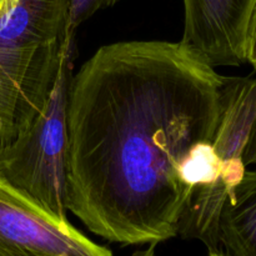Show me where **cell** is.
<instances>
[{
  "label": "cell",
  "instance_id": "6da1fadb",
  "mask_svg": "<svg viewBox=\"0 0 256 256\" xmlns=\"http://www.w3.org/2000/svg\"><path fill=\"white\" fill-rule=\"evenodd\" d=\"M224 79L182 42L100 48L70 84L68 212L110 242L178 236L192 194L219 175Z\"/></svg>",
  "mask_w": 256,
  "mask_h": 256
},
{
  "label": "cell",
  "instance_id": "7a4b0ae2",
  "mask_svg": "<svg viewBox=\"0 0 256 256\" xmlns=\"http://www.w3.org/2000/svg\"><path fill=\"white\" fill-rule=\"evenodd\" d=\"M74 40L70 0H16L0 16V145L42 112Z\"/></svg>",
  "mask_w": 256,
  "mask_h": 256
},
{
  "label": "cell",
  "instance_id": "3957f363",
  "mask_svg": "<svg viewBox=\"0 0 256 256\" xmlns=\"http://www.w3.org/2000/svg\"><path fill=\"white\" fill-rule=\"evenodd\" d=\"M74 46L62 58L44 108L10 142L0 145V176L60 219L68 220L66 108Z\"/></svg>",
  "mask_w": 256,
  "mask_h": 256
},
{
  "label": "cell",
  "instance_id": "277c9868",
  "mask_svg": "<svg viewBox=\"0 0 256 256\" xmlns=\"http://www.w3.org/2000/svg\"><path fill=\"white\" fill-rule=\"evenodd\" d=\"M212 148L219 162L218 179L194 196L202 212L218 215L246 168L256 164V78L225 76Z\"/></svg>",
  "mask_w": 256,
  "mask_h": 256
},
{
  "label": "cell",
  "instance_id": "5b68a950",
  "mask_svg": "<svg viewBox=\"0 0 256 256\" xmlns=\"http://www.w3.org/2000/svg\"><path fill=\"white\" fill-rule=\"evenodd\" d=\"M0 256H114L0 176Z\"/></svg>",
  "mask_w": 256,
  "mask_h": 256
},
{
  "label": "cell",
  "instance_id": "8992f818",
  "mask_svg": "<svg viewBox=\"0 0 256 256\" xmlns=\"http://www.w3.org/2000/svg\"><path fill=\"white\" fill-rule=\"evenodd\" d=\"M182 42L212 66L246 62V42L256 0H182Z\"/></svg>",
  "mask_w": 256,
  "mask_h": 256
},
{
  "label": "cell",
  "instance_id": "52a82bcc",
  "mask_svg": "<svg viewBox=\"0 0 256 256\" xmlns=\"http://www.w3.org/2000/svg\"><path fill=\"white\" fill-rule=\"evenodd\" d=\"M218 239L226 256H256V170H246L225 199Z\"/></svg>",
  "mask_w": 256,
  "mask_h": 256
},
{
  "label": "cell",
  "instance_id": "ba28073f",
  "mask_svg": "<svg viewBox=\"0 0 256 256\" xmlns=\"http://www.w3.org/2000/svg\"><path fill=\"white\" fill-rule=\"evenodd\" d=\"M120 0H70V30L75 35L78 28L99 10L110 8Z\"/></svg>",
  "mask_w": 256,
  "mask_h": 256
},
{
  "label": "cell",
  "instance_id": "9c48e42d",
  "mask_svg": "<svg viewBox=\"0 0 256 256\" xmlns=\"http://www.w3.org/2000/svg\"><path fill=\"white\" fill-rule=\"evenodd\" d=\"M246 62L256 70V4L249 24L246 42Z\"/></svg>",
  "mask_w": 256,
  "mask_h": 256
},
{
  "label": "cell",
  "instance_id": "30bf717a",
  "mask_svg": "<svg viewBox=\"0 0 256 256\" xmlns=\"http://www.w3.org/2000/svg\"><path fill=\"white\" fill-rule=\"evenodd\" d=\"M132 256H158L156 254V244H150L148 249L136 252Z\"/></svg>",
  "mask_w": 256,
  "mask_h": 256
},
{
  "label": "cell",
  "instance_id": "8fae6325",
  "mask_svg": "<svg viewBox=\"0 0 256 256\" xmlns=\"http://www.w3.org/2000/svg\"><path fill=\"white\" fill-rule=\"evenodd\" d=\"M16 0H0V16H2L4 12H6L8 10L12 9L15 5Z\"/></svg>",
  "mask_w": 256,
  "mask_h": 256
},
{
  "label": "cell",
  "instance_id": "7c38bea8",
  "mask_svg": "<svg viewBox=\"0 0 256 256\" xmlns=\"http://www.w3.org/2000/svg\"><path fill=\"white\" fill-rule=\"evenodd\" d=\"M206 256H226L222 250H214V252H208Z\"/></svg>",
  "mask_w": 256,
  "mask_h": 256
}]
</instances>
